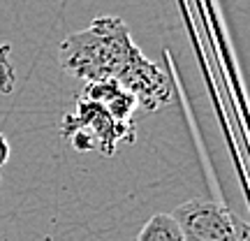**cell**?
<instances>
[{"mask_svg": "<svg viewBox=\"0 0 250 241\" xmlns=\"http://www.w3.org/2000/svg\"><path fill=\"white\" fill-rule=\"evenodd\" d=\"M142 58V49L132 42L127 23L118 17H98L88 28L67 35L58 46L61 70L86 84H123Z\"/></svg>", "mask_w": 250, "mask_h": 241, "instance_id": "obj_1", "label": "cell"}, {"mask_svg": "<svg viewBox=\"0 0 250 241\" xmlns=\"http://www.w3.org/2000/svg\"><path fill=\"white\" fill-rule=\"evenodd\" d=\"M61 128L77 151H100L102 155H114L121 144L134 142V123H118L102 105L83 95L77 98V107L62 118Z\"/></svg>", "mask_w": 250, "mask_h": 241, "instance_id": "obj_2", "label": "cell"}, {"mask_svg": "<svg viewBox=\"0 0 250 241\" xmlns=\"http://www.w3.org/2000/svg\"><path fill=\"white\" fill-rule=\"evenodd\" d=\"M171 216L183 241H250V225L213 199H188Z\"/></svg>", "mask_w": 250, "mask_h": 241, "instance_id": "obj_3", "label": "cell"}, {"mask_svg": "<svg viewBox=\"0 0 250 241\" xmlns=\"http://www.w3.org/2000/svg\"><path fill=\"white\" fill-rule=\"evenodd\" d=\"M83 98L95 100L98 105L107 109L118 123L132 125L134 111H137V100L132 93L116 84V81H95V84H86V88L81 93Z\"/></svg>", "mask_w": 250, "mask_h": 241, "instance_id": "obj_4", "label": "cell"}, {"mask_svg": "<svg viewBox=\"0 0 250 241\" xmlns=\"http://www.w3.org/2000/svg\"><path fill=\"white\" fill-rule=\"evenodd\" d=\"M137 241H183V232L171 214H155L144 223Z\"/></svg>", "mask_w": 250, "mask_h": 241, "instance_id": "obj_5", "label": "cell"}, {"mask_svg": "<svg viewBox=\"0 0 250 241\" xmlns=\"http://www.w3.org/2000/svg\"><path fill=\"white\" fill-rule=\"evenodd\" d=\"M9 142H7V137L0 132V167H5L7 165V160H9Z\"/></svg>", "mask_w": 250, "mask_h": 241, "instance_id": "obj_6", "label": "cell"}]
</instances>
